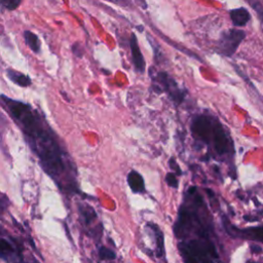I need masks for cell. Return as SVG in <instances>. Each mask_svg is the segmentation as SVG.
Listing matches in <instances>:
<instances>
[{
	"label": "cell",
	"instance_id": "1",
	"mask_svg": "<svg viewBox=\"0 0 263 263\" xmlns=\"http://www.w3.org/2000/svg\"><path fill=\"white\" fill-rule=\"evenodd\" d=\"M4 105L14 121L20 125L26 141L32 151L40 160L42 168L62 188L65 183L66 190L73 183V167L68 155L59 143V139L50 126L41 118L39 112L30 105L1 95Z\"/></svg>",
	"mask_w": 263,
	"mask_h": 263
},
{
	"label": "cell",
	"instance_id": "2",
	"mask_svg": "<svg viewBox=\"0 0 263 263\" xmlns=\"http://www.w3.org/2000/svg\"><path fill=\"white\" fill-rule=\"evenodd\" d=\"M218 123V120L212 118L211 116L206 115H199L196 116L191 124V130L197 140L203 143L212 142L215 127Z\"/></svg>",
	"mask_w": 263,
	"mask_h": 263
},
{
	"label": "cell",
	"instance_id": "3",
	"mask_svg": "<svg viewBox=\"0 0 263 263\" xmlns=\"http://www.w3.org/2000/svg\"><path fill=\"white\" fill-rule=\"evenodd\" d=\"M245 37L246 33L242 30L229 29L221 35L218 41L219 51L226 57H231L236 51L238 45L245 39Z\"/></svg>",
	"mask_w": 263,
	"mask_h": 263
},
{
	"label": "cell",
	"instance_id": "4",
	"mask_svg": "<svg viewBox=\"0 0 263 263\" xmlns=\"http://www.w3.org/2000/svg\"><path fill=\"white\" fill-rule=\"evenodd\" d=\"M186 245L198 263H213V259L218 257L214 245L208 239L204 242L193 239Z\"/></svg>",
	"mask_w": 263,
	"mask_h": 263
},
{
	"label": "cell",
	"instance_id": "5",
	"mask_svg": "<svg viewBox=\"0 0 263 263\" xmlns=\"http://www.w3.org/2000/svg\"><path fill=\"white\" fill-rule=\"evenodd\" d=\"M154 79L158 82L159 85H153V86H159V88L157 89L156 92H163L166 91L168 93V96L171 97V99L176 103V104H180L185 96V91L181 90L178 87L177 82L167 75V73L165 72H160L157 74L156 77H154Z\"/></svg>",
	"mask_w": 263,
	"mask_h": 263
},
{
	"label": "cell",
	"instance_id": "6",
	"mask_svg": "<svg viewBox=\"0 0 263 263\" xmlns=\"http://www.w3.org/2000/svg\"><path fill=\"white\" fill-rule=\"evenodd\" d=\"M212 143L214 145V148L216 150L217 153L219 154H225L229 151V148L231 146V142L229 137L226 135L223 126L220 124V122L218 121L216 127H215V132H214V136L212 139Z\"/></svg>",
	"mask_w": 263,
	"mask_h": 263
},
{
	"label": "cell",
	"instance_id": "7",
	"mask_svg": "<svg viewBox=\"0 0 263 263\" xmlns=\"http://www.w3.org/2000/svg\"><path fill=\"white\" fill-rule=\"evenodd\" d=\"M129 46H130L132 58H133L135 69L137 72L143 73L145 71V61L141 52V49L139 47L137 36L134 33L130 35V38H129Z\"/></svg>",
	"mask_w": 263,
	"mask_h": 263
},
{
	"label": "cell",
	"instance_id": "8",
	"mask_svg": "<svg viewBox=\"0 0 263 263\" xmlns=\"http://www.w3.org/2000/svg\"><path fill=\"white\" fill-rule=\"evenodd\" d=\"M191 225V217L187 210L182 209L179 212V217L175 226V235L177 237H183L186 233L188 228Z\"/></svg>",
	"mask_w": 263,
	"mask_h": 263
},
{
	"label": "cell",
	"instance_id": "9",
	"mask_svg": "<svg viewBox=\"0 0 263 263\" xmlns=\"http://www.w3.org/2000/svg\"><path fill=\"white\" fill-rule=\"evenodd\" d=\"M230 18L232 21V24L235 27H243L249 23L251 18V14L248 11V9L243 7H239V8H234L230 10Z\"/></svg>",
	"mask_w": 263,
	"mask_h": 263
},
{
	"label": "cell",
	"instance_id": "10",
	"mask_svg": "<svg viewBox=\"0 0 263 263\" xmlns=\"http://www.w3.org/2000/svg\"><path fill=\"white\" fill-rule=\"evenodd\" d=\"M127 183L129 188L136 192V193H140L143 192L145 189V183H144V179L143 177L136 171H132L128 173L127 175Z\"/></svg>",
	"mask_w": 263,
	"mask_h": 263
},
{
	"label": "cell",
	"instance_id": "11",
	"mask_svg": "<svg viewBox=\"0 0 263 263\" xmlns=\"http://www.w3.org/2000/svg\"><path fill=\"white\" fill-rule=\"evenodd\" d=\"M6 74L8 78L15 84L22 86V87H28L32 84V80L28 75H25L18 71L12 70V69H7Z\"/></svg>",
	"mask_w": 263,
	"mask_h": 263
},
{
	"label": "cell",
	"instance_id": "12",
	"mask_svg": "<svg viewBox=\"0 0 263 263\" xmlns=\"http://www.w3.org/2000/svg\"><path fill=\"white\" fill-rule=\"evenodd\" d=\"M24 39L29 46V48L35 52L38 53L40 51V40L37 37V35L31 31H25L24 32Z\"/></svg>",
	"mask_w": 263,
	"mask_h": 263
},
{
	"label": "cell",
	"instance_id": "13",
	"mask_svg": "<svg viewBox=\"0 0 263 263\" xmlns=\"http://www.w3.org/2000/svg\"><path fill=\"white\" fill-rule=\"evenodd\" d=\"M151 228H153L155 238H156V248H157V256L158 257H163L164 255V239H163V233L162 231L158 228L157 225L151 224Z\"/></svg>",
	"mask_w": 263,
	"mask_h": 263
},
{
	"label": "cell",
	"instance_id": "14",
	"mask_svg": "<svg viewBox=\"0 0 263 263\" xmlns=\"http://www.w3.org/2000/svg\"><path fill=\"white\" fill-rule=\"evenodd\" d=\"M179 251H180L181 256L184 260V263H198V261L196 260L194 255L190 252V250L188 249L186 243L180 242L179 243Z\"/></svg>",
	"mask_w": 263,
	"mask_h": 263
},
{
	"label": "cell",
	"instance_id": "15",
	"mask_svg": "<svg viewBox=\"0 0 263 263\" xmlns=\"http://www.w3.org/2000/svg\"><path fill=\"white\" fill-rule=\"evenodd\" d=\"M13 252L12 246L5 239L0 238V257L5 259Z\"/></svg>",
	"mask_w": 263,
	"mask_h": 263
},
{
	"label": "cell",
	"instance_id": "16",
	"mask_svg": "<svg viewBox=\"0 0 263 263\" xmlns=\"http://www.w3.org/2000/svg\"><path fill=\"white\" fill-rule=\"evenodd\" d=\"M80 213L84 219L85 224H89L96 218L95 211L89 206H80Z\"/></svg>",
	"mask_w": 263,
	"mask_h": 263
},
{
	"label": "cell",
	"instance_id": "17",
	"mask_svg": "<svg viewBox=\"0 0 263 263\" xmlns=\"http://www.w3.org/2000/svg\"><path fill=\"white\" fill-rule=\"evenodd\" d=\"M99 256L102 260H113L116 257L115 253L111 249L106 247H101L99 249Z\"/></svg>",
	"mask_w": 263,
	"mask_h": 263
},
{
	"label": "cell",
	"instance_id": "18",
	"mask_svg": "<svg viewBox=\"0 0 263 263\" xmlns=\"http://www.w3.org/2000/svg\"><path fill=\"white\" fill-rule=\"evenodd\" d=\"M21 2L22 0H0V6L7 10H14L20 6Z\"/></svg>",
	"mask_w": 263,
	"mask_h": 263
},
{
	"label": "cell",
	"instance_id": "19",
	"mask_svg": "<svg viewBox=\"0 0 263 263\" xmlns=\"http://www.w3.org/2000/svg\"><path fill=\"white\" fill-rule=\"evenodd\" d=\"M165 181L167 183L168 186L173 187V188H177L179 186V183H178V180H177V177L175 174L173 173H167L166 176H165Z\"/></svg>",
	"mask_w": 263,
	"mask_h": 263
},
{
	"label": "cell",
	"instance_id": "20",
	"mask_svg": "<svg viewBox=\"0 0 263 263\" xmlns=\"http://www.w3.org/2000/svg\"><path fill=\"white\" fill-rule=\"evenodd\" d=\"M251 3H252V5H253L254 9L257 11L258 16L260 17V20H261V22H262V24H263V6H262L259 2H257V1H252Z\"/></svg>",
	"mask_w": 263,
	"mask_h": 263
},
{
	"label": "cell",
	"instance_id": "21",
	"mask_svg": "<svg viewBox=\"0 0 263 263\" xmlns=\"http://www.w3.org/2000/svg\"><path fill=\"white\" fill-rule=\"evenodd\" d=\"M72 49H73V52H74V54H75V55H77V57H79V58H81V57L83 55V53H82V52H83L82 47H81L78 43L73 44Z\"/></svg>",
	"mask_w": 263,
	"mask_h": 263
},
{
	"label": "cell",
	"instance_id": "22",
	"mask_svg": "<svg viewBox=\"0 0 263 263\" xmlns=\"http://www.w3.org/2000/svg\"><path fill=\"white\" fill-rule=\"evenodd\" d=\"M170 166H171V168L172 170H174L178 175H181L182 174V172H181V168H180V166L178 165V163L174 160V158H171L170 159Z\"/></svg>",
	"mask_w": 263,
	"mask_h": 263
},
{
	"label": "cell",
	"instance_id": "23",
	"mask_svg": "<svg viewBox=\"0 0 263 263\" xmlns=\"http://www.w3.org/2000/svg\"><path fill=\"white\" fill-rule=\"evenodd\" d=\"M7 205V199L6 198H0V214L4 212Z\"/></svg>",
	"mask_w": 263,
	"mask_h": 263
},
{
	"label": "cell",
	"instance_id": "24",
	"mask_svg": "<svg viewBox=\"0 0 263 263\" xmlns=\"http://www.w3.org/2000/svg\"><path fill=\"white\" fill-rule=\"evenodd\" d=\"M252 251H256V252H260L261 249L257 248V246H252Z\"/></svg>",
	"mask_w": 263,
	"mask_h": 263
},
{
	"label": "cell",
	"instance_id": "25",
	"mask_svg": "<svg viewBox=\"0 0 263 263\" xmlns=\"http://www.w3.org/2000/svg\"><path fill=\"white\" fill-rule=\"evenodd\" d=\"M107 1H113V2H119L121 0H107Z\"/></svg>",
	"mask_w": 263,
	"mask_h": 263
},
{
	"label": "cell",
	"instance_id": "26",
	"mask_svg": "<svg viewBox=\"0 0 263 263\" xmlns=\"http://www.w3.org/2000/svg\"><path fill=\"white\" fill-rule=\"evenodd\" d=\"M248 263H256V262H251V261H249Z\"/></svg>",
	"mask_w": 263,
	"mask_h": 263
}]
</instances>
